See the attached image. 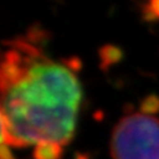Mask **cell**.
Here are the masks:
<instances>
[{
	"label": "cell",
	"instance_id": "6da1fadb",
	"mask_svg": "<svg viewBox=\"0 0 159 159\" xmlns=\"http://www.w3.org/2000/svg\"><path fill=\"white\" fill-rule=\"evenodd\" d=\"M2 99L3 144L71 142L82 90L69 69L48 58L35 60L23 80L2 92Z\"/></svg>",
	"mask_w": 159,
	"mask_h": 159
},
{
	"label": "cell",
	"instance_id": "7a4b0ae2",
	"mask_svg": "<svg viewBox=\"0 0 159 159\" xmlns=\"http://www.w3.org/2000/svg\"><path fill=\"white\" fill-rule=\"evenodd\" d=\"M113 159H159V119L144 114L122 118L110 140Z\"/></svg>",
	"mask_w": 159,
	"mask_h": 159
},
{
	"label": "cell",
	"instance_id": "3957f363",
	"mask_svg": "<svg viewBox=\"0 0 159 159\" xmlns=\"http://www.w3.org/2000/svg\"><path fill=\"white\" fill-rule=\"evenodd\" d=\"M99 59H100V64L99 68L103 71H107L111 65H115L118 63H120L124 58V52L122 48H119L116 45L113 44H105L103 45L99 50Z\"/></svg>",
	"mask_w": 159,
	"mask_h": 159
},
{
	"label": "cell",
	"instance_id": "277c9868",
	"mask_svg": "<svg viewBox=\"0 0 159 159\" xmlns=\"http://www.w3.org/2000/svg\"><path fill=\"white\" fill-rule=\"evenodd\" d=\"M64 154L61 144L53 140H42L36 143L33 158L34 159H60Z\"/></svg>",
	"mask_w": 159,
	"mask_h": 159
},
{
	"label": "cell",
	"instance_id": "5b68a950",
	"mask_svg": "<svg viewBox=\"0 0 159 159\" xmlns=\"http://www.w3.org/2000/svg\"><path fill=\"white\" fill-rule=\"evenodd\" d=\"M5 45H9L10 49H15L16 52L31 58V59H35V60H43V59H47L44 53L39 49L38 47L30 44L25 38H20V39H15V40H5L4 42Z\"/></svg>",
	"mask_w": 159,
	"mask_h": 159
},
{
	"label": "cell",
	"instance_id": "8992f818",
	"mask_svg": "<svg viewBox=\"0 0 159 159\" xmlns=\"http://www.w3.org/2000/svg\"><path fill=\"white\" fill-rule=\"evenodd\" d=\"M50 36H52V34H50L49 30L44 29L39 23H34V24L29 28L25 39H26V40H28L30 44H33V45H35V47H36V45L45 47V45L50 42Z\"/></svg>",
	"mask_w": 159,
	"mask_h": 159
},
{
	"label": "cell",
	"instance_id": "52a82bcc",
	"mask_svg": "<svg viewBox=\"0 0 159 159\" xmlns=\"http://www.w3.org/2000/svg\"><path fill=\"white\" fill-rule=\"evenodd\" d=\"M139 110L142 114H157L159 111V97L157 94H148L140 102Z\"/></svg>",
	"mask_w": 159,
	"mask_h": 159
},
{
	"label": "cell",
	"instance_id": "ba28073f",
	"mask_svg": "<svg viewBox=\"0 0 159 159\" xmlns=\"http://www.w3.org/2000/svg\"><path fill=\"white\" fill-rule=\"evenodd\" d=\"M63 64L71 71H79V70H82L83 68V61L82 59L79 58V57H69V58H65V59H61Z\"/></svg>",
	"mask_w": 159,
	"mask_h": 159
},
{
	"label": "cell",
	"instance_id": "9c48e42d",
	"mask_svg": "<svg viewBox=\"0 0 159 159\" xmlns=\"http://www.w3.org/2000/svg\"><path fill=\"white\" fill-rule=\"evenodd\" d=\"M142 18H143V20H145V21H154V20L157 19V16H155L154 13L150 10V8L148 7V4H145V5L142 7Z\"/></svg>",
	"mask_w": 159,
	"mask_h": 159
},
{
	"label": "cell",
	"instance_id": "30bf717a",
	"mask_svg": "<svg viewBox=\"0 0 159 159\" xmlns=\"http://www.w3.org/2000/svg\"><path fill=\"white\" fill-rule=\"evenodd\" d=\"M0 159H14L11 150L5 144H2V148H0Z\"/></svg>",
	"mask_w": 159,
	"mask_h": 159
},
{
	"label": "cell",
	"instance_id": "8fae6325",
	"mask_svg": "<svg viewBox=\"0 0 159 159\" xmlns=\"http://www.w3.org/2000/svg\"><path fill=\"white\" fill-rule=\"evenodd\" d=\"M148 7L150 8V10L154 13V15L158 19L159 18V0H152V2L148 3Z\"/></svg>",
	"mask_w": 159,
	"mask_h": 159
},
{
	"label": "cell",
	"instance_id": "7c38bea8",
	"mask_svg": "<svg viewBox=\"0 0 159 159\" xmlns=\"http://www.w3.org/2000/svg\"><path fill=\"white\" fill-rule=\"evenodd\" d=\"M74 159H90V158L87 154H83V153H79L78 152V153H75V158Z\"/></svg>",
	"mask_w": 159,
	"mask_h": 159
}]
</instances>
